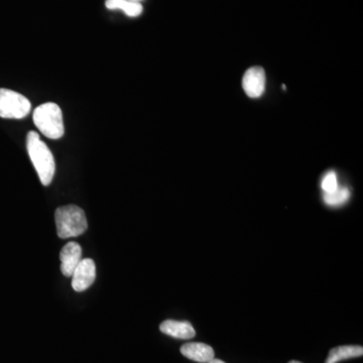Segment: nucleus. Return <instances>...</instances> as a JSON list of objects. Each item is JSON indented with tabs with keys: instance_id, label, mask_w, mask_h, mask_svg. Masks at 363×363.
<instances>
[{
	"instance_id": "obj_1",
	"label": "nucleus",
	"mask_w": 363,
	"mask_h": 363,
	"mask_svg": "<svg viewBox=\"0 0 363 363\" xmlns=\"http://www.w3.org/2000/svg\"><path fill=\"white\" fill-rule=\"evenodd\" d=\"M27 149L41 183L43 186H49L56 171V164L52 151L48 148L47 144L41 141L40 135L36 132L27 133Z\"/></svg>"
},
{
	"instance_id": "obj_2",
	"label": "nucleus",
	"mask_w": 363,
	"mask_h": 363,
	"mask_svg": "<svg viewBox=\"0 0 363 363\" xmlns=\"http://www.w3.org/2000/svg\"><path fill=\"white\" fill-rule=\"evenodd\" d=\"M34 123L46 137L59 139L65 133L63 114L56 103L48 102L34 109Z\"/></svg>"
},
{
	"instance_id": "obj_3",
	"label": "nucleus",
	"mask_w": 363,
	"mask_h": 363,
	"mask_svg": "<svg viewBox=\"0 0 363 363\" xmlns=\"http://www.w3.org/2000/svg\"><path fill=\"white\" fill-rule=\"evenodd\" d=\"M55 220L58 236L63 240L77 238L88 227L84 211L76 205L60 207L55 213Z\"/></svg>"
},
{
	"instance_id": "obj_4",
	"label": "nucleus",
	"mask_w": 363,
	"mask_h": 363,
	"mask_svg": "<svg viewBox=\"0 0 363 363\" xmlns=\"http://www.w3.org/2000/svg\"><path fill=\"white\" fill-rule=\"evenodd\" d=\"M31 109V101L25 96L9 89L0 88V117L22 119L29 116Z\"/></svg>"
},
{
	"instance_id": "obj_5",
	"label": "nucleus",
	"mask_w": 363,
	"mask_h": 363,
	"mask_svg": "<svg viewBox=\"0 0 363 363\" xmlns=\"http://www.w3.org/2000/svg\"><path fill=\"white\" fill-rule=\"evenodd\" d=\"M266 72L261 67L248 69L242 78V88L250 98H259L266 90Z\"/></svg>"
},
{
	"instance_id": "obj_6",
	"label": "nucleus",
	"mask_w": 363,
	"mask_h": 363,
	"mask_svg": "<svg viewBox=\"0 0 363 363\" xmlns=\"http://www.w3.org/2000/svg\"><path fill=\"white\" fill-rule=\"evenodd\" d=\"M96 266L91 259H82L72 275V287L76 292H83L95 281Z\"/></svg>"
},
{
	"instance_id": "obj_7",
	"label": "nucleus",
	"mask_w": 363,
	"mask_h": 363,
	"mask_svg": "<svg viewBox=\"0 0 363 363\" xmlns=\"http://www.w3.org/2000/svg\"><path fill=\"white\" fill-rule=\"evenodd\" d=\"M61 270L65 277H72L75 268L82 261V247L77 242L67 243L60 254Z\"/></svg>"
},
{
	"instance_id": "obj_8",
	"label": "nucleus",
	"mask_w": 363,
	"mask_h": 363,
	"mask_svg": "<svg viewBox=\"0 0 363 363\" xmlns=\"http://www.w3.org/2000/svg\"><path fill=\"white\" fill-rule=\"evenodd\" d=\"M181 353L185 357L200 363H208L215 358V352L212 347L199 342L184 344L181 347Z\"/></svg>"
},
{
	"instance_id": "obj_9",
	"label": "nucleus",
	"mask_w": 363,
	"mask_h": 363,
	"mask_svg": "<svg viewBox=\"0 0 363 363\" xmlns=\"http://www.w3.org/2000/svg\"><path fill=\"white\" fill-rule=\"evenodd\" d=\"M160 330L164 334L178 339H192L196 331L189 322L185 321L167 320L160 325Z\"/></svg>"
},
{
	"instance_id": "obj_10",
	"label": "nucleus",
	"mask_w": 363,
	"mask_h": 363,
	"mask_svg": "<svg viewBox=\"0 0 363 363\" xmlns=\"http://www.w3.org/2000/svg\"><path fill=\"white\" fill-rule=\"evenodd\" d=\"M105 6L109 11H123L130 18L139 17L144 11L141 2L130 0H107Z\"/></svg>"
},
{
	"instance_id": "obj_11",
	"label": "nucleus",
	"mask_w": 363,
	"mask_h": 363,
	"mask_svg": "<svg viewBox=\"0 0 363 363\" xmlns=\"http://www.w3.org/2000/svg\"><path fill=\"white\" fill-rule=\"evenodd\" d=\"M363 355V348L357 345L335 347L330 350L325 363H337L350 358L359 357Z\"/></svg>"
},
{
	"instance_id": "obj_12",
	"label": "nucleus",
	"mask_w": 363,
	"mask_h": 363,
	"mask_svg": "<svg viewBox=\"0 0 363 363\" xmlns=\"http://www.w3.org/2000/svg\"><path fill=\"white\" fill-rule=\"evenodd\" d=\"M323 198L328 206H341L350 198V191L348 188L338 187L333 192L324 193Z\"/></svg>"
},
{
	"instance_id": "obj_13",
	"label": "nucleus",
	"mask_w": 363,
	"mask_h": 363,
	"mask_svg": "<svg viewBox=\"0 0 363 363\" xmlns=\"http://www.w3.org/2000/svg\"><path fill=\"white\" fill-rule=\"evenodd\" d=\"M321 187H322L324 193H331L336 190L339 187L336 173L331 171L326 174L322 182H321Z\"/></svg>"
},
{
	"instance_id": "obj_14",
	"label": "nucleus",
	"mask_w": 363,
	"mask_h": 363,
	"mask_svg": "<svg viewBox=\"0 0 363 363\" xmlns=\"http://www.w3.org/2000/svg\"><path fill=\"white\" fill-rule=\"evenodd\" d=\"M208 363H225L224 362H222V360L220 359H216V358H213L212 360H211L210 362Z\"/></svg>"
},
{
	"instance_id": "obj_15",
	"label": "nucleus",
	"mask_w": 363,
	"mask_h": 363,
	"mask_svg": "<svg viewBox=\"0 0 363 363\" xmlns=\"http://www.w3.org/2000/svg\"><path fill=\"white\" fill-rule=\"evenodd\" d=\"M289 363H302V362H297V360H292V362H289Z\"/></svg>"
},
{
	"instance_id": "obj_16",
	"label": "nucleus",
	"mask_w": 363,
	"mask_h": 363,
	"mask_svg": "<svg viewBox=\"0 0 363 363\" xmlns=\"http://www.w3.org/2000/svg\"><path fill=\"white\" fill-rule=\"evenodd\" d=\"M130 1L141 2V1H142V0H130Z\"/></svg>"
}]
</instances>
